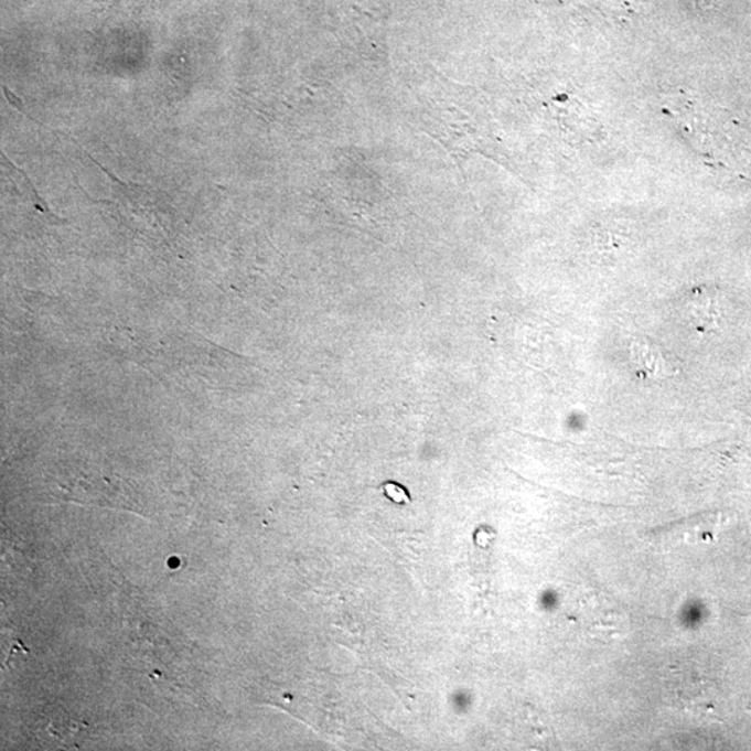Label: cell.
Masks as SVG:
<instances>
[{
    "label": "cell",
    "instance_id": "7a4b0ae2",
    "mask_svg": "<svg viewBox=\"0 0 751 751\" xmlns=\"http://www.w3.org/2000/svg\"><path fill=\"white\" fill-rule=\"evenodd\" d=\"M580 625L596 635H620L625 621L621 611L604 594L582 596L577 603Z\"/></svg>",
    "mask_w": 751,
    "mask_h": 751
},
{
    "label": "cell",
    "instance_id": "6da1fadb",
    "mask_svg": "<svg viewBox=\"0 0 751 751\" xmlns=\"http://www.w3.org/2000/svg\"><path fill=\"white\" fill-rule=\"evenodd\" d=\"M663 109L702 162L751 178V137L726 110L691 93L665 97Z\"/></svg>",
    "mask_w": 751,
    "mask_h": 751
},
{
    "label": "cell",
    "instance_id": "3957f363",
    "mask_svg": "<svg viewBox=\"0 0 751 751\" xmlns=\"http://www.w3.org/2000/svg\"><path fill=\"white\" fill-rule=\"evenodd\" d=\"M632 362L636 369L650 379H665L676 373L669 356L665 355L657 344L648 343L646 340L632 345Z\"/></svg>",
    "mask_w": 751,
    "mask_h": 751
}]
</instances>
